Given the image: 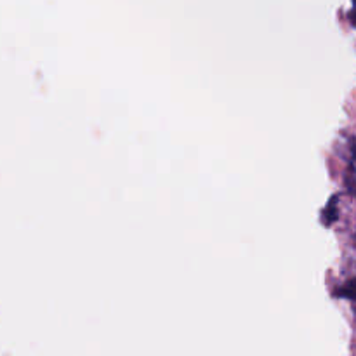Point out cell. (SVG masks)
Masks as SVG:
<instances>
[{
  "mask_svg": "<svg viewBox=\"0 0 356 356\" xmlns=\"http://www.w3.org/2000/svg\"><path fill=\"white\" fill-rule=\"evenodd\" d=\"M337 294L343 296V298L353 299V301H356V278H355V280L348 282V284L344 285V287H341Z\"/></svg>",
  "mask_w": 356,
  "mask_h": 356,
  "instance_id": "obj_1",
  "label": "cell"
},
{
  "mask_svg": "<svg viewBox=\"0 0 356 356\" xmlns=\"http://www.w3.org/2000/svg\"><path fill=\"white\" fill-rule=\"evenodd\" d=\"M350 19L353 21V24H355V26H356V10H353V13L350 14Z\"/></svg>",
  "mask_w": 356,
  "mask_h": 356,
  "instance_id": "obj_2",
  "label": "cell"
},
{
  "mask_svg": "<svg viewBox=\"0 0 356 356\" xmlns=\"http://www.w3.org/2000/svg\"><path fill=\"white\" fill-rule=\"evenodd\" d=\"M353 153H355V156H356V145L353 146Z\"/></svg>",
  "mask_w": 356,
  "mask_h": 356,
  "instance_id": "obj_3",
  "label": "cell"
}]
</instances>
